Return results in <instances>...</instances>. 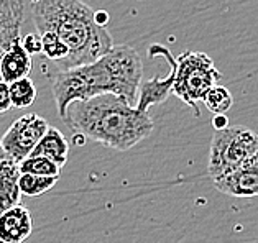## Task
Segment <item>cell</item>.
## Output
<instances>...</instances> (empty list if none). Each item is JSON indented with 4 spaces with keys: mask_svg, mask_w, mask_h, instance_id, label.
Listing matches in <instances>:
<instances>
[{
    "mask_svg": "<svg viewBox=\"0 0 258 243\" xmlns=\"http://www.w3.org/2000/svg\"><path fill=\"white\" fill-rule=\"evenodd\" d=\"M9 94L14 109L30 107L36 101V87L28 76L9 83Z\"/></svg>",
    "mask_w": 258,
    "mask_h": 243,
    "instance_id": "5bb4252c",
    "label": "cell"
},
{
    "mask_svg": "<svg viewBox=\"0 0 258 243\" xmlns=\"http://www.w3.org/2000/svg\"><path fill=\"white\" fill-rule=\"evenodd\" d=\"M150 56L155 58V56H161L165 58L171 69L166 77H160L155 76L148 80H143L140 86H138V96H137V104L135 107L142 112H148V109L152 105H158L163 104L166 99L171 96V89H173V80H174V58L173 54L169 53V49L161 46V45H153L150 46Z\"/></svg>",
    "mask_w": 258,
    "mask_h": 243,
    "instance_id": "52a82bcc",
    "label": "cell"
},
{
    "mask_svg": "<svg viewBox=\"0 0 258 243\" xmlns=\"http://www.w3.org/2000/svg\"><path fill=\"white\" fill-rule=\"evenodd\" d=\"M49 77L56 109L62 118L73 101H86L107 92L135 105L143 79V63L137 49L114 45L92 63L59 69Z\"/></svg>",
    "mask_w": 258,
    "mask_h": 243,
    "instance_id": "6da1fadb",
    "label": "cell"
},
{
    "mask_svg": "<svg viewBox=\"0 0 258 243\" xmlns=\"http://www.w3.org/2000/svg\"><path fill=\"white\" fill-rule=\"evenodd\" d=\"M38 35L41 38V54L46 59L53 61L54 64L61 63L68 56V46L51 32H45Z\"/></svg>",
    "mask_w": 258,
    "mask_h": 243,
    "instance_id": "ac0fdd59",
    "label": "cell"
},
{
    "mask_svg": "<svg viewBox=\"0 0 258 243\" xmlns=\"http://www.w3.org/2000/svg\"><path fill=\"white\" fill-rule=\"evenodd\" d=\"M12 107V101H10V94H9V83L5 80H0V114H5L9 112Z\"/></svg>",
    "mask_w": 258,
    "mask_h": 243,
    "instance_id": "ffe728a7",
    "label": "cell"
},
{
    "mask_svg": "<svg viewBox=\"0 0 258 243\" xmlns=\"http://www.w3.org/2000/svg\"><path fill=\"white\" fill-rule=\"evenodd\" d=\"M31 66H33L31 56L18 43L9 49H4L2 56H0V77L5 83L27 77L31 71Z\"/></svg>",
    "mask_w": 258,
    "mask_h": 243,
    "instance_id": "4fadbf2b",
    "label": "cell"
},
{
    "mask_svg": "<svg viewBox=\"0 0 258 243\" xmlns=\"http://www.w3.org/2000/svg\"><path fill=\"white\" fill-rule=\"evenodd\" d=\"M20 45L22 48L27 51L30 56H33V54H41V38H40V35L38 32L36 33H28V35H25L23 38L20 40Z\"/></svg>",
    "mask_w": 258,
    "mask_h": 243,
    "instance_id": "d6986e66",
    "label": "cell"
},
{
    "mask_svg": "<svg viewBox=\"0 0 258 243\" xmlns=\"http://www.w3.org/2000/svg\"><path fill=\"white\" fill-rule=\"evenodd\" d=\"M59 178L56 176H38V174H30V173H20L18 178V188L20 192L27 197H36L41 196L43 192L54 188V184L58 183Z\"/></svg>",
    "mask_w": 258,
    "mask_h": 243,
    "instance_id": "9a60e30c",
    "label": "cell"
},
{
    "mask_svg": "<svg viewBox=\"0 0 258 243\" xmlns=\"http://www.w3.org/2000/svg\"><path fill=\"white\" fill-rule=\"evenodd\" d=\"M222 79V74L214 66L212 58L207 53L186 51L174 59V80L171 94L179 97L187 107L196 110L198 102L204 101L206 92L217 80Z\"/></svg>",
    "mask_w": 258,
    "mask_h": 243,
    "instance_id": "277c9868",
    "label": "cell"
},
{
    "mask_svg": "<svg viewBox=\"0 0 258 243\" xmlns=\"http://www.w3.org/2000/svg\"><path fill=\"white\" fill-rule=\"evenodd\" d=\"M48 122L36 114H27L12 123L10 128L0 138L4 151L14 158L17 163L30 156L31 149L48 130Z\"/></svg>",
    "mask_w": 258,
    "mask_h": 243,
    "instance_id": "8992f818",
    "label": "cell"
},
{
    "mask_svg": "<svg viewBox=\"0 0 258 243\" xmlns=\"http://www.w3.org/2000/svg\"><path fill=\"white\" fill-rule=\"evenodd\" d=\"M20 173L38 174V176H56L59 178L61 168L45 156H27L18 163Z\"/></svg>",
    "mask_w": 258,
    "mask_h": 243,
    "instance_id": "e0dca14e",
    "label": "cell"
},
{
    "mask_svg": "<svg viewBox=\"0 0 258 243\" xmlns=\"http://www.w3.org/2000/svg\"><path fill=\"white\" fill-rule=\"evenodd\" d=\"M62 120L73 133L117 151H127L153 132V118L148 112L115 94H100L86 101H73Z\"/></svg>",
    "mask_w": 258,
    "mask_h": 243,
    "instance_id": "7a4b0ae2",
    "label": "cell"
},
{
    "mask_svg": "<svg viewBox=\"0 0 258 243\" xmlns=\"http://www.w3.org/2000/svg\"><path fill=\"white\" fill-rule=\"evenodd\" d=\"M23 0H0V49H9L22 40L20 28L23 25Z\"/></svg>",
    "mask_w": 258,
    "mask_h": 243,
    "instance_id": "30bf717a",
    "label": "cell"
},
{
    "mask_svg": "<svg viewBox=\"0 0 258 243\" xmlns=\"http://www.w3.org/2000/svg\"><path fill=\"white\" fill-rule=\"evenodd\" d=\"M109 14H107L105 10H94V22L100 27H107V23H109Z\"/></svg>",
    "mask_w": 258,
    "mask_h": 243,
    "instance_id": "44dd1931",
    "label": "cell"
},
{
    "mask_svg": "<svg viewBox=\"0 0 258 243\" xmlns=\"http://www.w3.org/2000/svg\"><path fill=\"white\" fill-rule=\"evenodd\" d=\"M214 186L224 194L250 199L258 196V166L237 168L222 176L214 178Z\"/></svg>",
    "mask_w": 258,
    "mask_h": 243,
    "instance_id": "ba28073f",
    "label": "cell"
},
{
    "mask_svg": "<svg viewBox=\"0 0 258 243\" xmlns=\"http://www.w3.org/2000/svg\"><path fill=\"white\" fill-rule=\"evenodd\" d=\"M214 130H219V128H224L227 127V117H225V114H219L216 117V120H214Z\"/></svg>",
    "mask_w": 258,
    "mask_h": 243,
    "instance_id": "7402d4cb",
    "label": "cell"
},
{
    "mask_svg": "<svg viewBox=\"0 0 258 243\" xmlns=\"http://www.w3.org/2000/svg\"><path fill=\"white\" fill-rule=\"evenodd\" d=\"M203 102L206 104L207 110H211L212 114L219 115V114H227V112L232 109V105H234V97H232L227 87L214 84L211 89L206 92Z\"/></svg>",
    "mask_w": 258,
    "mask_h": 243,
    "instance_id": "2e32d148",
    "label": "cell"
},
{
    "mask_svg": "<svg viewBox=\"0 0 258 243\" xmlns=\"http://www.w3.org/2000/svg\"><path fill=\"white\" fill-rule=\"evenodd\" d=\"M69 154V141L58 128L48 127L45 135L41 136L36 146L31 149L30 156H45L58 165L61 170L66 165Z\"/></svg>",
    "mask_w": 258,
    "mask_h": 243,
    "instance_id": "7c38bea8",
    "label": "cell"
},
{
    "mask_svg": "<svg viewBox=\"0 0 258 243\" xmlns=\"http://www.w3.org/2000/svg\"><path fill=\"white\" fill-rule=\"evenodd\" d=\"M20 168L17 161L9 156L0 145V214L20 204L22 192L18 188Z\"/></svg>",
    "mask_w": 258,
    "mask_h": 243,
    "instance_id": "8fae6325",
    "label": "cell"
},
{
    "mask_svg": "<svg viewBox=\"0 0 258 243\" xmlns=\"http://www.w3.org/2000/svg\"><path fill=\"white\" fill-rule=\"evenodd\" d=\"M258 146V135L251 130L234 125L219 128L212 135L209 153V174L211 178L222 176L240 168Z\"/></svg>",
    "mask_w": 258,
    "mask_h": 243,
    "instance_id": "5b68a950",
    "label": "cell"
},
{
    "mask_svg": "<svg viewBox=\"0 0 258 243\" xmlns=\"http://www.w3.org/2000/svg\"><path fill=\"white\" fill-rule=\"evenodd\" d=\"M31 230L33 219L25 205L17 204L0 214V243H23Z\"/></svg>",
    "mask_w": 258,
    "mask_h": 243,
    "instance_id": "9c48e42d",
    "label": "cell"
},
{
    "mask_svg": "<svg viewBox=\"0 0 258 243\" xmlns=\"http://www.w3.org/2000/svg\"><path fill=\"white\" fill-rule=\"evenodd\" d=\"M31 15L38 33L51 32L68 46V56L56 64L59 69L92 63L114 46V38L94 22V10L83 0H31Z\"/></svg>",
    "mask_w": 258,
    "mask_h": 243,
    "instance_id": "3957f363",
    "label": "cell"
}]
</instances>
